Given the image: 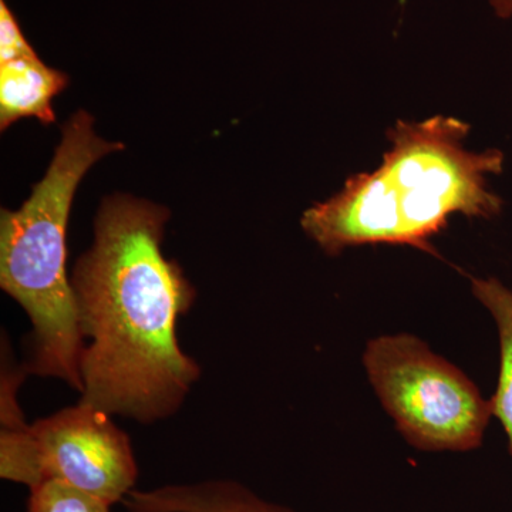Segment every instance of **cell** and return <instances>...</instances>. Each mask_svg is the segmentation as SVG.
<instances>
[{"label": "cell", "mask_w": 512, "mask_h": 512, "mask_svg": "<svg viewBox=\"0 0 512 512\" xmlns=\"http://www.w3.org/2000/svg\"><path fill=\"white\" fill-rule=\"evenodd\" d=\"M170 211L130 195L101 202L94 242L70 276L84 345L80 403L150 424L180 410L201 366L177 326L195 301L177 261L161 251Z\"/></svg>", "instance_id": "cell-1"}, {"label": "cell", "mask_w": 512, "mask_h": 512, "mask_svg": "<svg viewBox=\"0 0 512 512\" xmlns=\"http://www.w3.org/2000/svg\"><path fill=\"white\" fill-rule=\"evenodd\" d=\"M468 133L470 126L456 117L397 121L382 164L303 212V231L330 256L363 245H403L439 256L431 239L451 217L490 220L503 210L488 177L503 173L504 154L468 150Z\"/></svg>", "instance_id": "cell-2"}, {"label": "cell", "mask_w": 512, "mask_h": 512, "mask_svg": "<svg viewBox=\"0 0 512 512\" xmlns=\"http://www.w3.org/2000/svg\"><path fill=\"white\" fill-rule=\"evenodd\" d=\"M93 117L77 111L43 180L18 211L0 217V286L32 323L28 375L56 377L82 393L84 339L66 271V232L74 194L94 163L123 150L94 133Z\"/></svg>", "instance_id": "cell-3"}, {"label": "cell", "mask_w": 512, "mask_h": 512, "mask_svg": "<svg viewBox=\"0 0 512 512\" xmlns=\"http://www.w3.org/2000/svg\"><path fill=\"white\" fill-rule=\"evenodd\" d=\"M367 379L410 446L421 451H471L481 446L491 402L466 373L410 335L367 342Z\"/></svg>", "instance_id": "cell-4"}, {"label": "cell", "mask_w": 512, "mask_h": 512, "mask_svg": "<svg viewBox=\"0 0 512 512\" xmlns=\"http://www.w3.org/2000/svg\"><path fill=\"white\" fill-rule=\"evenodd\" d=\"M0 477L29 490L60 481L114 505L134 490L138 468L130 437L110 414L79 403L32 426L2 424Z\"/></svg>", "instance_id": "cell-5"}, {"label": "cell", "mask_w": 512, "mask_h": 512, "mask_svg": "<svg viewBox=\"0 0 512 512\" xmlns=\"http://www.w3.org/2000/svg\"><path fill=\"white\" fill-rule=\"evenodd\" d=\"M123 505L128 512H295L259 497L247 485L222 478L133 490Z\"/></svg>", "instance_id": "cell-6"}, {"label": "cell", "mask_w": 512, "mask_h": 512, "mask_svg": "<svg viewBox=\"0 0 512 512\" xmlns=\"http://www.w3.org/2000/svg\"><path fill=\"white\" fill-rule=\"evenodd\" d=\"M69 84V76L36 57L0 64V128L5 131L25 117L45 126L56 121L52 101Z\"/></svg>", "instance_id": "cell-7"}, {"label": "cell", "mask_w": 512, "mask_h": 512, "mask_svg": "<svg viewBox=\"0 0 512 512\" xmlns=\"http://www.w3.org/2000/svg\"><path fill=\"white\" fill-rule=\"evenodd\" d=\"M471 291L493 316L500 336V377L490 402L493 416L503 424L512 457V291L495 278H471Z\"/></svg>", "instance_id": "cell-8"}, {"label": "cell", "mask_w": 512, "mask_h": 512, "mask_svg": "<svg viewBox=\"0 0 512 512\" xmlns=\"http://www.w3.org/2000/svg\"><path fill=\"white\" fill-rule=\"evenodd\" d=\"M110 504L60 481H46L30 490L28 512H110Z\"/></svg>", "instance_id": "cell-9"}, {"label": "cell", "mask_w": 512, "mask_h": 512, "mask_svg": "<svg viewBox=\"0 0 512 512\" xmlns=\"http://www.w3.org/2000/svg\"><path fill=\"white\" fill-rule=\"evenodd\" d=\"M36 56L35 50L23 36L18 20L5 0H0V64Z\"/></svg>", "instance_id": "cell-10"}, {"label": "cell", "mask_w": 512, "mask_h": 512, "mask_svg": "<svg viewBox=\"0 0 512 512\" xmlns=\"http://www.w3.org/2000/svg\"><path fill=\"white\" fill-rule=\"evenodd\" d=\"M490 5L493 6L495 15H497L498 18H512V0H490Z\"/></svg>", "instance_id": "cell-11"}]
</instances>
